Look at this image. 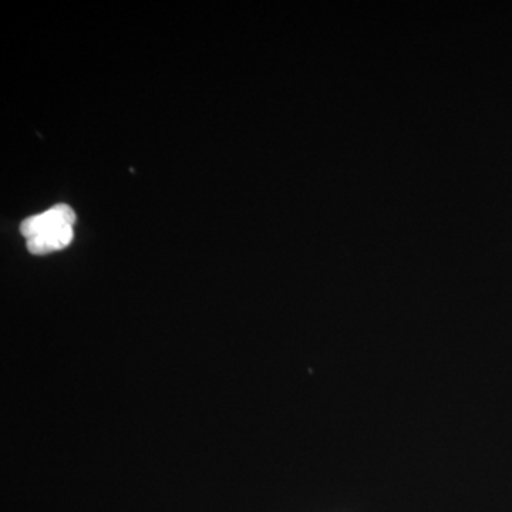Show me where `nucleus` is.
Returning a JSON list of instances; mask_svg holds the SVG:
<instances>
[{"label": "nucleus", "instance_id": "nucleus-1", "mask_svg": "<svg viewBox=\"0 0 512 512\" xmlns=\"http://www.w3.org/2000/svg\"><path fill=\"white\" fill-rule=\"evenodd\" d=\"M74 222H76V212L73 211V208L66 204H59L42 214L26 218L20 224V232L23 237L30 239L43 234V232L53 231V229L73 227Z\"/></svg>", "mask_w": 512, "mask_h": 512}, {"label": "nucleus", "instance_id": "nucleus-2", "mask_svg": "<svg viewBox=\"0 0 512 512\" xmlns=\"http://www.w3.org/2000/svg\"><path fill=\"white\" fill-rule=\"evenodd\" d=\"M73 227L53 229L28 239V251L33 255H46L69 247L73 241Z\"/></svg>", "mask_w": 512, "mask_h": 512}]
</instances>
